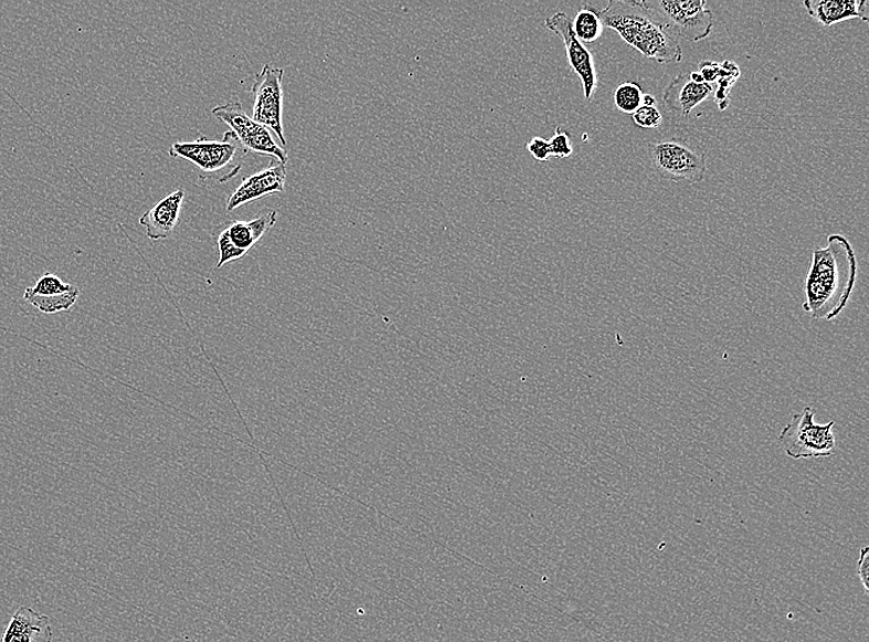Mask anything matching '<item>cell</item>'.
Returning <instances> with one entry per match:
<instances>
[{
  "label": "cell",
  "mask_w": 869,
  "mask_h": 642,
  "mask_svg": "<svg viewBox=\"0 0 869 642\" xmlns=\"http://www.w3.org/2000/svg\"><path fill=\"white\" fill-rule=\"evenodd\" d=\"M857 280L856 252L842 235H831L825 248L814 250L805 281L803 309L816 320H833L842 313Z\"/></svg>",
  "instance_id": "1"
},
{
  "label": "cell",
  "mask_w": 869,
  "mask_h": 642,
  "mask_svg": "<svg viewBox=\"0 0 869 642\" xmlns=\"http://www.w3.org/2000/svg\"><path fill=\"white\" fill-rule=\"evenodd\" d=\"M604 28L617 34L643 56L658 63H678L683 52L675 31L654 15L646 2L612 0L598 10Z\"/></svg>",
  "instance_id": "2"
},
{
  "label": "cell",
  "mask_w": 869,
  "mask_h": 642,
  "mask_svg": "<svg viewBox=\"0 0 869 642\" xmlns=\"http://www.w3.org/2000/svg\"><path fill=\"white\" fill-rule=\"evenodd\" d=\"M169 154L172 159L191 162L205 175L214 176L218 182L225 183L239 173L247 151L229 130L223 140L199 136L193 141L174 143Z\"/></svg>",
  "instance_id": "3"
},
{
  "label": "cell",
  "mask_w": 869,
  "mask_h": 642,
  "mask_svg": "<svg viewBox=\"0 0 869 642\" xmlns=\"http://www.w3.org/2000/svg\"><path fill=\"white\" fill-rule=\"evenodd\" d=\"M814 409L794 414L780 435L785 454L793 460L830 457L837 450L834 422L816 424Z\"/></svg>",
  "instance_id": "4"
},
{
  "label": "cell",
  "mask_w": 869,
  "mask_h": 642,
  "mask_svg": "<svg viewBox=\"0 0 869 642\" xmlns=\"http://www.w3.org/2000/svg\"><path fill=\"white\" fill-rule=\"evenodd\" d=\"M656 173L677 183H699L707 173L706 155L675 140L648 144Z\"/></svg>",
  "instance_id": "5"
},
{
  "label": "cell",
  "mask_w": 869,
  "mask_h": 642,
  "mask_svg": "<svg viewBox=\"0 0 869 642\" xmlns=\"http://www.w3.org/2000/svg\"><path fill=\"white\" fill-rule=\"evenodd\" d=\"M212 114L220 122L225 123L244 149L248 152L272 157L283 165L289 160L288 152L283 149L265 126L259 125L246 114L243 104L229 102L216 105Z\"/></svg>",
  "instance_id": "6"
},
{
  "label": "cell",
  "mask_w": 869,
  "mask_h": 642,
  "mask_svg": "<svg viewBox=\"0 0 869 642\" xmlns=\"http://www.w3.org/2000/svg\"><path fill=\"white\" fill-rule=\"evenodd\" d=\"M283 77L285 70L269 63L257 73L251 93L254 94L253 119L277 136L286 149L287 140L283 126Z\"/></svg>",
  "instance_id": "7"
},
{
  "label": "cell",
  "mask_w": 869,
  "mask_h": 642,
  "mask_svg": "<svg viewBox=\"0 0 869 642\" xmlns=\"http://www.w3.org/2000/svg\"><path fill=\"white\" fill-rule=\"evenodd\" d=\"M655 13L668 21L678 36L692 42L707 39L714 27V15L707 8L704 0H672L665 2L647 3Z\"/></svg>",
  "instance_id": "8"
},
{
  "label": "cell",
  "mask_w": 869,
  "mask_h": 642,
  "mask_svg": "<svg viewBox=\"0 0 869 642\" xmlns=\"http://www.w3.org/2000/svg\"><path fill=\"white\" fill-rule=\"evenodd\" d=\"M544 27L562 39L569 65L581 80L584 99L591 102L598 88V73L592 52L573 33L572 19L560 12L544 20Z\"/></svg>",
  "instance_id": "9"
},
{
  "label": "cell",
  "mask_w": 869,
  "mask_h": 642,
  "mask_svg": "<svg viewBox=\"0 0 869 642\" xmlns=\"http://www.w3.org/2000/svg\"><path fill=\"white\" fill-rule=\"evenodd\" d=\"M286 165L272 160L264 170L243 178V181L227 198L226 212H234L235 209L267 196L283 193L286 191Z\"/></svg>",
  "instance_id": "10"
},
{
  "label": "cell",
  "mask_w": 869,
  "mask_h": 642,
  "mask_svg": "<svg viewBox=\"0 0 869 642\" xmlns=\"http://www.w3.org/2000/svg\"><path fill=\"white\" fill-rule=\"evenodd\" d=\"M184 197V189H177L176 192L146 210L140 218V225L145 228L146 236L153 241L171 236L177 225L180 224Z\"/></svg>",
  "instance_id": "11"
},
{
  "label": "cell",
  "mask_w": 869,
  "mask_h": 642,
  "mask_svg": "<svg viewBox=\"0 0 869 642\" xmlns=\"http://www.w3.org/2000/svg\"><path fill=\"white\" fill-rule=\"evenodd\" d=\"M713 93V84L699 83L690 77V73H680L669 82L664 101L669 109L688 118L697 105L706 102Z\"/></svg>",
  "instance_id": "12"
},
{
  "label": "cell",
  "mask_w": 869,
  "mask_h": 642,
  "mask_svg": "<svg viewBox=\"0 0 869 642\" xmlns=\"http://www.w3.org/2000/svg\"><path fill=\"white\" fill-rule=\"evenodd\" d=\"M50 618L30 607H20L4 631L2 642H52Z\"/></svg>",
  "instance_id": "13"
},
{
  "label": "cell",
  "mask_w": 869,
  "mask_h": 642,
  "mask_svg": "<svg viewBox=\"0 0 869 642\" xmlns=\"http://www.w3.org/2000/svg\"><path fill=\"white\" fill-rule=\"evenodd\" d=\"M803 6L812 18L827 28L850 19L868 23L869 19L867 0H805Z\"/></svg>",
  "instance_id": "14"
},
{
  "label": "cell",
  "mask_w": 869,
  "mask_h": 642,
  "mask_svg": "<svg viewBox=\"0 0 869 642\" xmlns=\"http://www.w3.org/2000/svg\"><path fill=\"white\" fill-rule=\"evenodd\" d=\"M277 218V210L265 208L254 219L233 221L224 230L235 248L248 252L272 227L276 225Z\"/></svg>",
  "instance_id": "15"
},
{
  "label": "cell",
  "mask_w": 869,
  "mask_h": 642,
  "mask_svg": "<svg viewBox=\"0 0 869 642\" xmlns=\"http://www.w3.org/2000/svg\"><path fill=\"white\" fill-rule=\"evenodd\" d=\"M572 29L575 38L582 44H592L600 40L603 35L604 25L600 17L598 10L592 6L584 4L574 19H572Z\"/></svg>",
  "instance_id": "16"
},
{
  "label": "cell",
  "mask_w": 869,
  "mask_h": 642,
  "mask_svg": "<svg viewBox=\"0 0 869 642\" xmlns=\"http://www.w3.org/2000/svg\"><path fill=\"white\" fill-rule=\"evenodd\" d=\"M81 291L75 284L66 292L52 296H31L24 293V299L44 314H56L70 311L78 301Z\"/></svg>",
  "instance_id": "17"
},
{
  "label": "cell",
  "mask_w": 869,
  "mask_h": 642,
  "mask_svg": "<svg viewBox=\"0 0 869 642\" xmlns=\"http://www.w3.org/2000/svg\"><path fill=\"white\" fill-rule=\"evenodd\" d=\"M644 93L637 82L622 83L614 92L615 107L625 114H634L642 107Z\"/></svg>",
  "instance_id": "18"
},
{
  "label": "cell",
  "mask_w": 869,
  "mask_h": 642,
  "mask_svg": "<svg viewBox=\"0 0 869 642\" xmlns=\"http://www.w3.org/2000/svg\"><path fill=\"white\" fill-rule=\"evenodd\" d=\"M740 77V69L730 61L720 63V75L717 80L718 91L716 94L720 110H725L729 105L730 90Z\"/></svg>",
  "instance_id": "19"
},
{
  "label": "cell",
  "mask_w": 869,
  "mask_h": 642,
  "mask_svg": "<svg viewBox=\"0 0 869 642\" xmlns=\"http://www.w3.org/2000/svg\"><path fill=\"white\" fill-rule=\"evenodd\" d=\"M72 287L73 284L62 281L54 273H45L36 281L33 287L27 288L25 293L31 294V296H52V294L66 292Z\"/></svg>",
  "instance_id": "20"
},
{
  "label": "cell",
  "mask_w": 869,
  "mask_h": 642,
  "mask_svg": "<svg viewBox=\"0 0 869 642\" xmlns=\"http://www.w3.org/2000/svg\"><path fill=\"white\" fill-rule=\"evenodd\" d=\"M218 249H219V261L216 263V269H222L226 263L233 262L236 260L244 259L247 255V252L243 250H239L233 245V242L230 241L225 230L218 236Z\"/></svg>",
  "instance_id": "21"
},
{
  "label": "cell",
  "mask_w": 869,
  "mask_h": 642,
  "mask_svg": "<svg viewBox=\"0 0 869 642\" xmlns=\"http://www.w3.org/2000/svg\"><path fill=\"white\" fill-rule=\"evenodd\" d=\"M633 120L638 128L658 129L659 126L663 125L664 118L661 112H659L657 107L642 105V107L633 114Z\"/></svg>",
  "instance_id": "22"
},
{
  "label": "cell",
  "mask_w": 869,
  "mask_h": 642,
  "mask_svg": "<svg viewBox=\"0 0 869 642\" xmlns=\"http://www.w3.org/2000/svg\"><path fill=\"white\" fill-rule=\"evenodd\" d=\"M549 141L551 147V157H558V159H568V157L572 156L573 145L571 141V136L568 133L558 128L557 133H554Z\"/></svg>",
  "instance_id": "23"
},
{
  "label": "cell",
  "mask_w": 869,
  "mask_h": 642,
  "mask_svg": "<svg viewBox=\"0 0 869 642\" xmlns=\"http://www.w3.org/2000/svg\"><path fill=\"white\" fill-rule=\"evenodd\" d=\"M527 149L537 161L547 162L550 160L551 147L550 141L547 139L536 136L529 141Z\"/></svg>",
  "instance_id": "24"
},
{
  "label": "cell",
  "mask_w": 869,
  "mask_h": 642,
  "mask_svg": "<svg viewBox=\"0 0 869 642\" xmlns=\"http://www.w3.org/2000/svg\"><path fill=\"white\" fill-rule=\"evenodd\" d=\"M857 576L863 586L865 593L869 592L868 576H869V549L863 547L860 554V559L857 562Z\"/></svg>",
  "instance_id": "25"
},
{
  "label": "cell",
  "mask_w": 869,
  "mask_h": 642,
  "mask_svg": "<svg viewBox=\"0 0 869 642\" xmlns=\"http://www.w3.org/2000/svg\"><path fill=\"white\" fill-rule=\"evenodd\" d=\"M643 105H647V107H657V101L651 94H644Z\"/></svg>",
  "instance_id": "26"
}]
</instances>
